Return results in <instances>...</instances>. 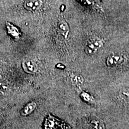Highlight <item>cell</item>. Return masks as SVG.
Masks as SVG:
<instances>
[{
    "label": "cell",
    "instance_id": "1",
    "mask_svg": "<svg viewBox=\"0 0 129 129\" xmlns=\"http://www.w3.org/2000/svg\"><path fill=\"white\" fill-rule=\"evenodd\" d=\"M44 126L45 129H70L67 124L50 115L46 119Z\"/></svg>",
    "mask_w": 129,
    "mask_h": 129
},
{
    "label": "cell",
    "instance_id": "2",
    "mask_svg": "<svg viewBox=\"0 0 129 129\" xmlns=\"http://www.w3.org/2000/svg\"><path fill=\"white\" fill-rule=\"evenodd\" d=\"M22 68L26 73L35 74L38 71L37 64L31 60H25L22 63Z\"/></svg>",
    "mask_w": 129,
    "mask_h": 129
},
{
    "label": "cell",
    "instance_id": "3",
    "mask_svg": "<svg viewBox=\"0 0 129 129\" xmlns=\"http://www.w3.org/2000/svg\"><path fill=\"white\" fill-rule=\"evenodd\" d=\"M6 25H7L8 33L10 35H12L13 38H14V39L19 40V37H20V33L19 32L18 28H16L15 26L9 23V22H7L6 23Z\"/></svg>",
    "mask_w": 129,
    "mask_h": 129
},
{
    "label": "cell",
    "instance_id": "4",
    "mask_svg": "<svg viewBox=\"0 0 129 129\" xmlns=\"http://www.w3.org/2000/svg\"><path fill=\"white\" fill-rule=\"evenodd\" d=\"M58 28L64 38L67 39L69 33V28L66 21L63 20H61L58 25Z\"/></svg>",
    "mask_w": 129,
    "mask_h": 129
},
{
    "label": "cell",
    "instance_id": "5",
    "mask_svg": "<svg viewBox=\"0 0 129 129\" xmlns=\"http://www.w3.org/2000/svg\"><path fill=\"white\" fill-rule=\"evenodd\" d=\"M41 1L40 0H29L25 4V7L29 10H35L40 7Z\"/></svg>",
    "mask_w": 129,
    "mask_h": 129
}]
</instances>
